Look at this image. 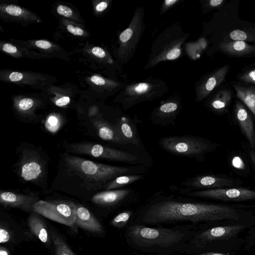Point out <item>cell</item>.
<instances>
[{
    "mask_svg": "<svg viewBox=\"0 0 255 255\" xmlns=\"http://www.w3.org/2000/svg\"><path fill=\"white\" fill-rule=\"evenodd\" d=\"M242 211L224 204L197 202L185 197L155 195L140 209L137 224L161 225L189 222L197 225L224 220H239Z\"/></svg>",
    "mask_w": 255,
    "mask_h": 255,
    "instance_id": "obj_1",
    "label": "cell"
},
{
    "mask_svg": "<svg viewBox=\"0 0 255 255\" xmlns=\"http://www.w3.org/2000/svg\"><path fill=\"white\" fill-rule=\"evenodd\" d=\"M195 226L150 227L134 223L127 228L125 237L129 246L142 252L163 255L186 252L188 242L196 231Z\"/></svg>",
    "mask_w": 255,
    "mask_h": 255,
    "instance_id": "obj_2",
    "label": "cell"
},
{
    "mask_svg": "<svg viewBox=\"0 0 255 255\" xmlns=\"http://www.w3.org/2000/svg\"><path fill=\"white\" fill-rule=\"evenodd\" d=\"M65 161L70 170L87 181L93 182L98 188H105L111 181L124 175L146 172L144 165L118 166L94 162L81 157L67 156Z\"/></svg>",
    "mask_w": 255,
    "mask_h": 255,
    "instance_id": "obj_3",
    "label": "cell"
},
{
    "mask_svg": "<svg viewBox=\"0 0 255 255\" xmlns=\"http://www.w3.org/2000/svg\"><path fill=\"white\" fill-rule=\"evenodd\" d=\"M189 36L178 23L165 29L152 43L144 69L151 68L162 61L178 59L181 55L183 44Z\"/></svg>",
    "mask_w": 255,
    "mask_h": 255,
    "instance_id": "obj_4",
    "label": "cell"
},
{
    "mask_svg": "<svg viewBox=\"0 0 255 255\" xmlns=\"http://www.w3.org/2000/svg\"><path fill=\"white\" fill-rule=\"evenodd\" d=\"M158 143L161 148L172 154L198 161L203 160L206 154L219 146L208 139L189 134L163 137L159 139Z\"/></svg>",
    "mask_w": 255,
    "mask_h": 255,
    "instance_id": "obj_5",
    "label": "cell"
},
{
    "mask_svg": "<svg viewBox=\"0 0 255 255\" xmlns=\"http://www.w3.org/2000/svg\"><path fill=\"white\" fill-rule=\"evenodd\" d=\"M168 88L162 80L149 78L143 81L126 85L119 95L118 102L124 111L140 103L163 96Z\"/></svg>",
    "mask_w": 255,
    "mask_h": 255,
    "instance_id": "obj_6",
    "label": "cell"
},
{
    "mask_svg": "<svg viewBox=\"0 0 255 255\" xmlns=\"http://www.w3.org/2000/svg\"><path fill=\"white\" fill-rule=\"evenodd\" d=\"M144 16L143 8H137L128 27L119 36L118 53L119 60L122 64H127L133 56L145 29Z\"/></svg>",
    "mask_w": 255,
    "mask_h": 255,
    "instance_id": "obj_7",
    "label": "cell"
},
{
    "mask_svg": "<svg viewBox=\"0 0 255 255\" xmlns=\"http://www.w3.org/2000/svg\"><path fill=\"white\" fill-rule=\"evenodd\" d=\"M70 146L76 153L96 158L138 165L145 163L136 155L99 144L76 143H72Z\"/></svg>",
    "mask_w": 255,
    "mask_h": 255,
    "instance_id": "obj_8",
    "label": "cell"
},
{
    "mask_svg": "<svg viewBox=\"0 0 255 255\" xmlns=\"http://www.w3.org/2000/svg\"><path fill=\"white\" fill-rule=\"evenodd\" d=\"M76 205L69 201L40 200L33 206V212L51 220L72 227L76 220Z\"/></svg>",
    "mask_w": 255,
    "mask_h": 255,
    "instance_id": "obj_9",
    "label": "cell"
},
{
    "mask_svg": "<svg viewBox=\"0 0 255 255\" xmlns=\"http://www.w3.org/2000/svg\"><path fill=\"white\" fill-rule=\"evenodd\" d=\"M180 194L188 197L214 199L226 202L255 200V190L244 187L188 191L180 190Z\"/></svg>",
    "mask_w": 255,
    "mask_h": 255,
    "instance_id": "obj_10",
    "label": "cell"
},
{
    "mask_svg": "<svg viewBox=\"0 0 255 255\" xmlns=\"http://www.w3.org/2000/svg\"><path fill=\"white\" fill-rule=\"evenodd\" d=\"M245 227L244 225L240 224L196 231L188 242L187 251L193 252L205 248L209 243L232 238L243 230Z\"/></svg>",
    "mask_w": 255,
    "mask_h": 255,
    "instance_id": "obj_11",
    "label": "cell"
},
{
    "mask_svg": "<svg viewBox=\"0 0 255 255\" xmlns=\"http://www.w3.org/2000/svg\"><path fill=\"white\" fill-rule=\"evenodd\" d=\"M243 181L223 174L208 173L197 175L181 183L188 191L216 189L241 187Z\"/></svg>",
    "mask_w": 255,
    "mask_h": 255,
    "instance_id": "obj_12",
    "label": "cell"
},
{
    "mask_svg": "<svg viewBox=\"0 0 255 255\" xmlns=\"http://www.w3.org/2000/svg\"><path fill=\"white\" fill-rule=\"evenodd\" d=\"M232 114L234 122L240 128L248 145L255 150V120L253 114L238 98L234 101Z\"/></svg>",
    "mask_w": 255,
    "mask_h": 255,
    "instance_id": "obj_13",
    "label": "cell"
},
{
    "mask_svg": "<svg viewBox=\"0 0 255 255\" xmlns=\"http://www.w3.org/2000/svg\"><path fill=\"white\" fill-rule=\"evenodd\" d=\"M181 109L180 100L171 97L162 101L150 114L149 120L156 126L167 127L174 125Z\"/></svg>",
    "mask_w": 255,
    "mask_h": 255,
    "instance_id": "obj_14",
    "label": "cell"
},
{
    "mask_svg": "<svg viewBox=\"0 0 255 255\" xmlns=\"http://www.w3.org/2000/svg\"><path fill=\"white\" fill-rule=\"evenodd\" d=\"M230 69L229 65H224L204 76L197 82L195 88L196 101H203L220 87L225 81Z\"/></svg>",
    "mask_w": 255,
    "mask_h": 255,
    "instance_id": "obj_15",
    "label": "cell"
},
{
    "mask_svg": "<svg viewBox=\"0 0 255 255\" xmlns=\"http://www.w3.org/2000/svg\"><path fill=\"white\" fill-rule=\"evenodd\" d=\"M205 102V106L218 115L227 114L229 110L234 93L228 85L221 86Z\"/></svg>",
    "mask_w": 255,
    "mask_h": 255,
    "instance_id": "obj_16",
    "label": "cell"
},
{
    "mask_svg": "<svg viewBox=\"0 0 255 255\" xmlns=\"http://www.w3.org/2000/svg\"><path fill=\"white\" fill-rule=\"evenodd\" d=\"M19 169L20 177L27 181H36L44 173V166L39 158L28 152L23 153Z\"/></svg>",
    "mask_w": 255,
    "mask_h": 255,
    "instance_id": "obj_17",
    "label": "cell"
},
{
    "mask_svg": "<svg viewBox=\"0 0 255 255\" xmlns=\"http://www.w3.org/2000/svg\"><path fill=\"white\" fill-rule=\"evenodd\" d=\"M140 122L124 115L119 118L115 124L117 130L126 144L139 146L142 144L137 131V124Z\"/></svg>",
    "mask_w": 255,
    "mask_h": 255,
    "instance_id": "obj_18",
    "label": "cell"
},
{
    "mask_svg": "<svg viewBox=\"0 0 255 255\" xmlns=\"http://www.w3.org/2000/svg\"><path fill=\"white\" fill-rule=\"evenodd\" d=\"M134 194V191L132 189L120 188L98 193L93 196L92 200L95 204L111 206L128 201L133 197Z\"/></svg>",
    "mask_w": 255,
    "mask_h": 255,
    "instance_id": "obj_19",
    "label": "cell"
},
{
    "mask_svg": "<svg viewBox=\"0 0 255 255\" xmlns=\"http://www.w3.org/2000/svg\"><path fill=\"white\" fill-rule=\"evenodd\" d=\"M218 49L231 57H251L255 56V44L240 40L222 41Z\"/></svg>",
    "mask_w": 255,
    "mask_h": 255,
    "instance_id": "obj_20",
    "label": "cell"
},
{
    "mask_svg": "<svg viewBox=\"0 0 255 255\" xmlns=\"http://www.w3.org/2000/svg\"><path fill=\"white\" fill-rule=\"evenodd\" d=\"M37 200L32 196L9 191H1L0 194V202L3 206L19 208L26 212L33 211V206Z\"/></svg>",
    "mask_w": 255,
    "mask_h": 255,
    "instance_id": "obj_21",
    "label": "cell"
},
{
    "mask_svg": "<svg viewBox=\"0 0 255 255\" xmlns=\"http://www.w3.org/2000/svg\"><path fill=\"white\" fill-rule=\"evenodd\" d=\"M75 224L86 230L101 233L103 228L99 221L85 207L76 205Z\"/></svg>",
    "mask_w": 255,
    "mask_h": 255,
    "instance_id": "obj_22",
    "label": "cell"
},
{
    "mask_svg": "<svg viewBox=\"0 0 255 255\" xmlns=\"http://www.w3.org/2000/svg\"><path fill=\"white\" fill-rule=\"evenodd\" d=\"M230 84L237 98L250 109L255 118V86L243 85L237 81H232Z\"/></svg>",
    "mask_w": 255,
    "mask_h": 255,
    "instance_id": "obj_23",
    "label": "cell"
},
{
    "mask_svg": "<svg viewBox=\"0 0 255 255\" xmlns=\"http://www.w3.org/2000/svg\"><path fill=\"white\" fill-rule=\"evenodd\" d=\"M32 211L28 218V224L32 232L43 243L50 242V234L44 221L38 215Z\"/></svg>",
    "mask_w": 255,
    "mask_h": 255,
    "instance_id": "obj_24",
    "label": "cell"
},
{
    "mask_svg": "<svg viewBox=\"0 0 255 255\" xmlns=\"http://www.w3.org/2000/svg\"><path fill=\"white\" fill-rule=\"evenodd\" d=\"M95 125L99 136L102 139L122 145L126 144L121 137L115 124L101 122Z\"/></svg>",
    "mask_w": 255,
    "mask_h": 255,
    "instance_id": "obj_25",
    "label": "cell"
},
{
    "mask_svg": "<svg viewBox=\"0 0 255 255\" xmlns=\"http://www.w3.org/2000/svg\"><path fill=\"white\" fill-rule=\"evenodd\" d=\"M227 37L231 40H240L255 43V25L247 26L233 29L228 33V36L223 37L221 41Z\"/></svg>",
    "mask_w": 255,
    "mask_h": 255,
    "instance_id": "obj_26",
    "label": "cell"
},
{
    "mask_svg": "<svg viewBox=\"0 0 255 255\" xmlns=\"http://www.w3.org/2000/svg\"><path fill=\"white\" fill-rule=\"evenodd\" d=\"M144 178L140 174H127L118 176L111 181L105 186L106 190L120 189L124 186L129 185Z\"/></svg>",
    "mask_w": 255,
    "mask_h": 255,
    "instance_id": "obj_27",
    "label": "cell"
},
{
    "mask_svg": "<svg viewBox=\"0 0 255 255\" xmlns=\"http://www.w3.org/2000/svg\"><path fill=\"white\" fill-rule=\"evenodd\" d=\"M49 233L55 248V255H75L57 232L50 228Z\"/></svg>",
    "mask_w": 255,
    "mask_h": 255,
    "instance_id": "obj_28",
    "label": "cell"
},
{
    "mask_svg": "<svg viewBox=\"0 0 255 255\" xmlns=\"http://www.w3.org/2000/svg\"><path fill=\"white\" fill-rule=\"evenodd\" d=\"M236 78L240 84L255 86V63L244 67Z\"/></svg>",
    "mask_w": 255,
    "mask_h": 255,
    "instance_id": "obj_29",
    "label": "cell"
},
{
    "mask_svg": "<svg viewBox=\"0 0 255 255\" xmlns=\"http://www.w3.org/2000/svg\"><path fill=\"white\" fill-rule=\"evenodd\" d=\"M132 215V212L129 210L124 211L115 216L111 221V224L115 227H123L128 222Z\"/></svg>",
    "mask_w": 255,
    "mask_h": 255,
    "instance_id": "obj_30",
    "label": "cell"
},
{
    "mask_svg": "<svg viewBox=\"0 0 255 255\" xmlns=\"http://www.w3.org/2000/svg\"><path fill=\"white\" fill-rule=\"evenodd\" d=\"M230 164L232 167L239 173V174L247 173L248 170V166L244 159L240 155H234L230 158Z\"/></svg>",
    "mask_w": 255,
    "mask_h": 255,
    "instance_id": "obj_31",
    "label": "cell"
},
{
    "mask_svg": "<svg viewBox=\"0 0 255 255\" xmlns=\"http://www.w3.org/2000/svg\"><path fill=\"white\" fill-rule=\"evenodd\" d=\"M226 1L225 0H207L201 1L203 13L222 7Z\"/></svg>",
    "mask_w": 255,
    "mask_h": 255,
    "instance_id": "obj_32",
    "label": "cell"
},
{
    "mask_svg": "<svg viewBox=\"0 0 255 255\" xmlns=\"http://www.w3.org/2000/svg\"><path fill=\"white\" fill-rule=\"evenodd\" d=\"M45 125L49 131L55 132L60 128V124L57 117L54 116H51L47 119Z\"/></svg>",
    "mask_w": 255,
    "mask_h": 255,
    "instance_id": "obj_33",
    "label": "cell"
},
{
    "mask_svg": "<svg viewBox=\"0 0 255 255\" xmlns=\"http://www.w3.org/2000/svg\"><path fill=\"white\" fill-rule=\"evenodd\" d=\"M245 148L248 161L255 178V150L251 148L248 144Z\"/></svg>",
    "mask_w": 255,
    "mask_h": 255,
    "instance_id": "obj_34",
    "label": "cell"
},
{
    "mask_svg": "<svg viewBox=\"0 0 255 255\" xmlns=\"http://www.w3.org/2000/svg\"><path fill=\"white\" fill-rule=\"evenodd\" d=\"M33 104V101L31 99L24 98L20 101L18 107L22 111H27L32 107Z\"/></svg>",
    "mask_w": 255,
    "mask_h": 255,
    "instance_id": "obj_35",
    "label": "cell"
},
{
    "mask_svg": "<svg viewBox=\"0 0 255 255\" xmlns=\"http://www.w3.org/2000/svg\"><path fill=\"white\" fill-rule=\"evenodd\" d=\"M6 11L8 14L11 15L18 16L22 13V10L20 7L17 5L10 4L6 7Z\"/></svg>",
    "mask_w": 255,
    "mask_h": 255,
    "instance_id": "obj_36",
    "label": "cell"
},
{
    "mask_svg": "<svg viewBox=\"0 0 255 255\" xmlns=\"http://www.w3.org/2000/svg\"><path fill=\"white\" fill-rule=\"evenodd\" d=\"M57 12L59 14L67 17H70L73 13L70 7L63 5H59L57 7Z\"/></svg>",
    "mask_w": 255,
    "mask_h": 255,
    "instance_id": "obj_37",
    "label": "cell"
},
{
    "mask_svg": "<svg viewBox=\"0 0 255 255\" xmlns=\"http://www.w3.org/2000/svg\"><path fill=\"white\" fill-rule=\"evenodd\" d=\"M179 0H165L161 7V14L166 12L169 8L179 2Z\"/></svg>",
    "mask_w": 255,
    "mask_h": 255,
    "instance_id": "obj_38",
    "label": "cell"
},
{
    "mask_svg": "<svg viewBox=\"0 0 255 255\" xmlns=\"http://www.w3.org/2000/svg\"><path fill=\"white\" fill-rule=\"evenodd\" d=\"M9 239L10 235L8 231L1 227L0 229V243L1 244L5 243L8 242Z\"/></svg>",
    "mask_w": 255,
    "mask_h": 255,
    "instance_id": "obj_39",
    "label": "cell"
},
{
    "mask_svg": "<svg viewBox=\"0 0 255 255\" xmlns=\"http://www.w3.org/2000/svg\"><path fill=\"white\" fill-rule=\"evenodd\" d=\"M67 29L68 31L74 35H82L84 33V31L81 28L78 27H74L73 25L69 24L67 26Z\"/></svg>",
    "mask_w": 255,
    "mask_h": 255,
    "instance_id": "obj_40",
    "label": "cell"
},
{
    "mask_svg": "<svg viewBox=\"0 0 255 255\" xmlns=\"http://www.w3.org/2000/svg\"><path fill=\"white\" fill-rule=\"evenodd\" d=\"M92 52L94 55L100 58H104L106 56L105 51L99 47H94L93 48Z\"/></svg>",
    "mask_w": 255,
    "mask_h": 255,
    "instance_id": "obj_41",
    "label": "cell"
},
{
    "mask_svg": "<svg viewBox=\"0 0 255 255\" xmlns=\"http://www.w3.org/2000/svg\"><path fill=\"white\" fill-rule=\"evenodd\" d=\"M23 77V74L21 73L18 72H13L9 76V79L12 82L19 81L22 80Z\"/></svg>",
    "mask_w": 255,
    "mask_h": 255,
    "instance_id": "obj_42",
    "label": "cell"
},
{
    "mask_svg": "<svg viewBox=\"0 0 255 255\" xmlns=\"http://www.w3.org/2000/svg\"><path fill=\"white\" fill-rule=\"evenodd\" d=\"M35 45L42 49H48L51 47V44L47 41L43 40H37L35 42Z\"/></svg>",
    "mask_w": 255,
    "mask_h": 255,
    "instance_id": "obj_43",
    "label": "cell"
},
{
    "mask_svg": "<svg viewBox=\"0 0 255 255\" xmlns=\"http://www.w3.org/2000/svg\"><path fill=\"white\" fill-rule=\"evenodd\" d=\"M2 50L8 53H14L17 50L15 46L9 43L4 44L2 47Z\"/></svg>",
    "mask_w": 255,
    "mask_h": 255,
    "instance_id": "obj_44",
    "label": "cell"
},
{
    "mask_svg": "<svg viewBox=\"0 0 255 255\" xmlns=\"http://www.w3.org/2000/svg\"><path fill=\"white\" fill-rule=\"evenodd\" d=\"M91 81L98 86H103L106 84L105 80L101 77L93 76L91 78Z\"/></svg>",
    "mask_w": 255,
    "mask_h": 255,
    "instance_id": "obj_45",
    "label": "cell"
},
{
    "mask_svg": "<svg viewBox=\"0 0 255 255\" xmlns=\"http://www.w3.org/2000/svg\"><path fill=\"white\" fill-rule=\"evenodd\" d=\"M70 99L69 97L64 96L59 99L55 102V105L58 107H62L69 103Z\"/></svg>",
    "mask_w": 255,
    "mask_h": 255,
    "instance_id": "obj_46",
    "label": "cell"
},
{
    "mask_svg": "<svg viewBox=\"0 0 255 255\" xmlns=\"http://www.w3.org/2000/svg\"><path fill=\"white\" fill-rule=\"evenodd\" d=\"M108 7V3L105 1H102L98 3L96 7L98 11H102L105 10Z\"/></svg>",
    "mask_w": 255,
    "mask_h": 255,
    "instance_id": "obj_47",
    "label": "cell"
},
{
    "mask_svg": "<svg viewBox=\"0 0 255 255\" xmlns=\"http://www.w3.org/2000/svg\"><path fill=\"white\" fill-rule=\"evenodd\" d=\"M198 255H229L225 254H221L215 252H206L198 254Z\"/></svg>",
    "mask_w": 255,
    "mask_h": 255,
    "instance_id": "obj_48",
    "label": "cell"
},
{
    "mask_svg": "<svg viewBox=\"0 0 255 255\" xmlns=\"http://www.w3.org/2000/svg\"><path fill=\"white\" fill-rule=\"evenodd\" d=\"M0 255H8V253L6 251L1 249L0 251Z\"/></svg>",
    "mask_w": 255,
    "mask_h": 255,
    "instance_id": "obj_49",
    "label": "cell"
},
{
    "mask_svg": "<svg viewBox=\"0 0 255 255\" xmlns=\"http://www.w3.org/2000/svg\"></svg>",
    "mask_w": 255,
    "mask_h": 255,
    "instance_id": "obj_50",
    "label": "cell"
},
{
    "mask_svg": "<svg viewBox=\"0 0 255 255\" xmlns=\"http://www.w3.org/2000/svg\"></svg>",
    "mask_w": 255,
    "mask_h": 255,
    "instance_id": "obj_51",
    "label": "cell"
}]
</instances>
